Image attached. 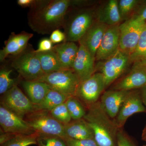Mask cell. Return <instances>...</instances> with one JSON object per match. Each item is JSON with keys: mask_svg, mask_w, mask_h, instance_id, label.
<instances>
[{"mask_svg": "<svg viewBox=\"0 0 146 146\" xmlns=\"http://www.w3.org/2000/svg\"><path fill=\"white\" fill-rule=\"evenodd\" d=\"M72 5L71 0H36L28 13L29 26L38 34H51L63 27L66 13Z\"/></svg>", "mask_w": 146, "mask_h": 146, "instance_id": "obj_1", "label": "cell"}, {"mask_svg": "<svg viewBox=\"0 0 146 146\" xmlns=\"http://www.w3.org/2000/svg\"><path fill=\"white\" fill-rule=\"evenodd\" d=\"M83 119L94 133V139L98 146H115L119 128L105 112L100 102L88 108Z\"/></svg>", "mask_w": 146, "mask_h": 146, "instance_id": "obj_2", "label": "cell"}, {"mask_svg": "<svg viewBox=\"0 0 146 146\" xmlns=\"http://www.w3.org/2000/svg\"><path fill=\"white\" fill-rule=\"evenodd\" d=\"M95 13L90 9L83 8L74 13H66L62 27L65 42H79L94 22Z\"/></svg>", "mask_w": 146, "mask_h": 146, "instance_id": "obj_3", "label": "cell"}, {"mask_svg": "<svg viewBox=\"0 0 146 146\" xmlns=\"http://www.w3.org/2000/svg\"><path fill=\"white\" fill-rule=\"evenodd\" d=\"M11 65L27 81L38 80L45 74L37 54L31 45L21 53L13 56Z\"/></svg>", "mask_w": 146, "mask_h": 146, "instance_id": "obj_4", "label": "cell"}, {"mask_svg": "<svg viewBox=\"0 0 146 146\" xmlns=\"http://www.w3.org/2000/svg\"><path fill=\"white\" fill-rule=\"evenodd\" d=\"M38 80L47 84L51 89L60 92L68 98L76 97L80 83L72 69L45 74Z\"/></svg>", "mask_w": 146, "mask_h": 146, "instance_id": "obj_5", "label": "cell"}, {"mask_svg": "<svg viewBox=\"0 0 146 146\" xmlns=\"http://www.w3.org/2000/svg\"><path fill=\"white\" fill-rule=\"evenodd\" d=\"M24 120L36 133L65 138L64 125L54 118L49 111L34 110L27 115Z\"/></svg>", "mask_w": 146, "mask_h": 146, "instance_id": "obj_6", "label": "cell"}, {"mask_svg": "<svg viewBox=\"0 0 146 146\" xmlns=\"http://www.w3.org/2000/svg\"><path fill=\"white\" fill-rule=\"evenodd\" d=\"M146 22L132 16L119 25V49L129 56L136 48Z\"/></svg>", "mask_w": 146, "mask_h": 146, "instance_id": "obj_7", "label": "cell"}, {"mask_svg": "<svg viewBox=\"0 0 146 146\" xmlns=\"http://www.w3.org/2000/svg\"><path fill=\"white\" fill-rule=\"evenodd\" d=\"M130 63L129 56L119 49L107 59L99 61L96 70L100 69L102 74L106 89L123 74Z\"/></svg>", "mask_w": 146, "mask_h": 146, "instance_id": "obj_8", "label": "cell"}, {"mask_svg": "<svg viewBox=\"0 0 146 146\" xmlns=\"http://www.w3.org/2000/svg\"><path fill=\"white\" fill-rule=\"evenodd\" d=\"M1 105L20 117H25L35 110L34 104L15 85L2 95Z\"/></svg>", "mask_w": 146, "mask_h": 146, "instance_id": "obj_9", "label": "cell"}, {"mask_svg": "<svg viewBox=\"0 0 146 146\" xmlns=\"http://www.w3.org/2000/svg\"><path fill=\"white\" fill-rule=\"evenodd\" d=\"M105 89V83L102 74L95 73L89 78L80 82L76 97L88 108L98 102Z\"/></svg>", "mask_w": 146, "mask_h": 146, "instance_id": "obj_10", "label": "cell"}, {"mask_svg": "<svg viewBox=\"0 0 146 146\" xmlns=\"http://www.w3.org/2000/svg\"><path fill=\"white\" fill-rule=\"evenodd\" d=\"M0 125L1 130L5 133L16 134H31L35 133L24 119L1 105Z\"/></svg>", "mask_w": 146, "mask_h": 146, "instance_id": "obj_11", "label": "cell"}, {"mask_svg": "<svg viewBox=\"0 0 146 146\" xmlns=\"http://www.w3.org/2000/svg\"><path fill=\"white\" fill-rule=\"evenodd\" d=\"M119 25L108 27L97 50L96 60H106L119 50Z\"/></svg>", "mask_w": 146, "mask_h": 146, "instance_id": "obj_12", "label": "cell"}, {"mask_svg": "<svg viewBox=\"0 0 146 146\" xmlns=\"http://www.w3.org/2000/svg\"><path fill=\"white\" fill-rule=\"evenodd\" d=\"M146 112L140 92L129 91L115 121L119 128L122 127L129 117L136 113Z\"/></svg>", "mask_w": 146, "mask_h": 146, "instance_id": "obj_13", "label": "cell"}, {"mask_svg": "<svg viewBox=\"0 0 146 146\" xmlns=\"http://www.w3.org/2000/svg\"><path fill=\"white\" fill-rule=\"evenodd\" d=\"M130 72L116 84L114 89L131 91L146 86V65L141 62H135Z\"/></svg>", "mask_w": 146, "mask_h": 146, "instance_id": "obj_14", "label": "cell"}, {"mask_svg": "<svg viewBox=\"0 0 146 146\" xmlns=\"http://www.w3.org/2000/svg\"><path fill=\"white\" fill-rule=\"evenodd\" d=\"M95 57L84 46L80 45L78 52L72 69L78 77L80 82L89 78L95 73Z\"/></svg>", "mask_w": 146, "mask_h": 146, "instance_id": "obj_15", "label": "cell"}, {"mask_svg": "<svg viewBox=\"0 0 146 146\" xmlns=\"http://www.w3.org/2000/svg\"><path fill=\"white\" fill-rule=\"evenodd\" d=\"M33 36V33L22 31L16 34L11 33L5 42V46L0 51V61L3 62L9 56L17 55L25 50L28 46V42Z\"/></svg>", "mask_w": 146, "mask_h": 146, "instance_id": "obj_16", "label": "cell"}, {"mask_svg": "<svg viewBox=\"0 0 146 146\" xmlns=\"http://www.w3.org/2000/svg\"><path fill=\"white\" fill-rule=\"evenodd\" d=\"M129 91L109 90L105 92L100 102L103 109L111 119L117 117Z\"/></svg>", "mask_w": 146, "mask_h": 146, "instance_id": "obj_17", "label": "cell"}, {"mask_svg": "<svg viewBox=\"0 0 146 146\" xmlns=\"http://www.w3.org/2000/svg\"><path fill=\"white\" fill-rule=\"evenodd\" d=\"M108 26L97 21L94 22L79 41L80 45L86 48L91 55L96 57V53L102 38Z\"/></svg>", "mask_w": 146, "mask_h": 146, "instance_id": "obj_18", "label": "cell"}, {"mask_svg": "<svg viewBox=\"0 0 146 146\" xmlns=\"http://www.w3.org/2000/svg\"><path fill=\"white\" fill-rule=\"evenodd\" d=\"M79 46L75 42H63L53 47L52 50L56 54L63 68L72 69L75 60Z\"/></svg>", "mask_w": 146, "mask_h": 146, "instance_id": "obj_19", "label": "cell"}, {"mask_svg": "<svg viewBox=\"0 0 146 146\" xmlns=\"http://www.w3.org/2000/svg\"><path fill=\"white\" fill-rule=\"evenodd\" d=\"M65 138L76 140L94 139V133L88 123L84 119L73 120L64 125Z\"/></svg>", "mask_w": 146, "mask_h": 146, "instance_id": "obj_20", "label": "cell"}, {"mask_svg": "<svg viewBox=\"0 0 146 146\" xmlns=\"http://www.w3.org/2000/svg\"><path fill=\"white\" fill-rule=\"evenodd\" d=\"M97 21L108 26L119 25L122 21L118 6V1L110 0L99 11Z\"/></svg>", "mask_w": 146, "mask_h": 146, "instance_id": "obj_21", "label": "cell"}, {"mask_svg": "<svg viewBox=\"0 0 146 146\" xmlns=\"http://www.w3.org/2000/svg\"><path fill=\"white\" fill-rule=\"evenodd\" d=\"M22 85L29 99L34 105L40 103L51 89L47 84L38 80H25Z\"/></svg>", "mask_w": 146, "mask_h": 146, "instance_id": "obj_22", "label": "cell"}, {"mask_svg": "<svg viewBox=\"0 0 146 146\" xmlns=\"http://www.w3.org/2000/svg\"><path fill=\"white\" fill-rule=\"evenodd\" d=\"M68 98L60 92L50 89L40 103L34 105L35 110L50 112L59 105L65 103Z\"/></svg>", "mask_w": 146, "mask_h": 146, "instance_id": "obj_23", "label": "cell"}, {"mask_svg": "<svg viewBox=\"0 0 146 146\" xmlns=\"http://www.w3.org/2000/svg\"><path fill=\"white\" fill-rule=\"evenodd\" d=\"M36 54L45 74L65 70L62 67L57 56L52 50L46 52L38 53Z\"/></svg>", "mask_w": 146, "mask_h": 146, "instance_id": "obj_24", "label": "cell"}, {"mask_svg": "<svg viewBox=\"0 0 146 146\" xmlns=\"http://www.w3.org/2000/svg\"><path fill=\"white\" fill-rule=\"evenodd\" d=\"M65 103L72 119L78 120L83 119L86 112L82 103L76 97L68 98Z\"/></svg>", "mask_w": 146, "mask_h": 146, "instance_id": "obj_25", "label": "cell"}, {"mask_svg": "<svg viewBox=\"0 0 146 146\" xmlns=\"http://www.w3.org/2000/svg\"><path fill=\"white\" fill-rule=\"evenodd\" d=\"M38 133L18 134L4 143L1 146H29L37 144Z\"/></svg>", "mask_w": 146, "mask_h": 146, "instance_id": "obj_26", "label": "cell"}, {"mask_svg": "<svg viewBox=\"0 0 146 146\" xmlns=\"http://www.w3.org/2000/svg\"><path fill=\"white\" fill-rule=\"evenodd\" d=\"M129 57L131 63L146 60V22L136 48Z\"/></svg>", "mask_w": 146, "mask_h": 146, "instance_id": "obj_27", "label": "cell"}, {"mask_svg": "<svg viewBox=\"0 0 146 146\" xmlns=\"http://www.w3.org/2000/svg\"><path fill=\"white\" fill-rule=\"evenodd\" d=\"M13 70L6 68H1L0 70V94L3 95L9 89L17 85V79L11 78L10 74Z\"/></svg>", "mask_w": 146, "mask_h": 146, "instance_id": "obj_28", "label": "cell"}, {"mask_svg": "<svg viewBox=\"0 0 146 146\" xmlns=\"http://www.w3.org/2000/svg\"><path fill=\"white\" fill-rule=\"evenodd\" d=\"M37 133L38 146H67L64 139L59 136Z\"/></svg>", "mask_w": 146, "mask_h": 146, "instance_id": "obj_29", "label": "cell"}, {"mask_svg": "<svg viewBox=\"0 0 146 146\" xmlns=\"http://www.w3.org/2000/svg\"><path fill=\"white\" fill-rule=\"evenodd\" d=\"M50 112L54 118L64 125L70 122L72 119L65 103L56 106Z\"/></svg>", "mask_w": 146, "mask_h": 146, "instance_id": "obj_30", "label": "cell"}, {"mask_svg": "<svg viewBox=\"0 0 146 146\" xmlns=\"http://www.w3.org/2000/svg\"><path fill=\"white\" fill-rule=\"evenodd\" d=\"M140 1L120 0L118 1V6L122 20L127 17L138 6Z\"/></svg>", "mask_w": 146, "mask_h": 146, "instance_id": "obj_31", "label": "cell"}, {"mask_svg": "<svg viewBox=\"0 0 146 146\" xmlns=\"http://www.w3.org/2000/svg\"><path fill=\"white\" fill-rule=\"evenodd\" d=\"M64 140L67 146H98L94 139L76 140L67 138Z\"/></svg>", "mask_w": 146, "mask_h": 146, "instance_id": "obj_32", "label": "cell"}, {"mask_svg": "<svg viewBox=\"0 0 146 146\" xmlns=\"http://www.w3.org/2000/svg\"><path fill=\"white\" fill-rule=\"evenodd\" d=\"M53 43L48 38H44L40 40L38 45V48L35 50L36 53L49 51L52 49Z\"/></svg>", "mask_w": 146, "mask_h": 146, "instance_id": "obj_33", "label": "cell"}, {"mask_svg": "<svg viewBox=\"0 0 146 146\" xmlns=\"http://www.w3.org/2000/svg\"><path fill=\"white\" fill-rule=\"evenodd\" d=\"M117 146H135L124 132L119 131L117 137Z\"/></svg>", "mask_w": 146, "mask_h": 146, "instance_id": "obj_34", "label": "cell"}, {"mask_svg": "<svg viewBox=\"0 0 146 146\" xmlns=\"http://www.w3.org/2000/svg\"><path fill=\"white\" fill-rule=\"evenodd\" d=\"M132 16L141 21L146 22V1L139 3Z\"/></svg>", "mask_w": 146, "mask_h": 146, "instance_id": "obj_35", "label": "cell"}, {"mask_svg": "<svg viewBox=\"0 0 146 146\" xmlns=\"http://www.w3.org/2000/svg\"><path fill=\"white\" fill-rule=\"evenodd\" d=\"M50 34V39L53 44H59L65 42V33L59 29L54 31Z\"/></svg>", "mask_w": 146, "mask_h": 146, "instance_id": "obj_36", "label": "cell"}, {"mask_svg": "<svg viewBox=\"0 0 146 146\" xmlns=\"http://www.w3.org/2000/svg\"><path fill=\"white\" fill-rule=\"evenodd\" d=\"M36 0H18L17 3L23 8L29 7L30 8L35 5Z\"/></svg>", "mask_w": 146, "mask_h": 146, "instance_id": "obj_37", "label": "cell"}, {"mask_svg": "<svg viewBox=\"0 0 146 146\" xmlns=\"http://www.w3.org/2000/svg\"><path fill=\"white\" fill-rule=\"evenodd\" d=\"M140 93H141L142 102H143L144 106H145L146 111V86L141 88V91H140Z\"/></svg>", "mask_w": 146, "mask_h": 146, "instance_id": "obj_38", "label": "cell"}, {"mask_svg": "<svg viewBox=\"0 0 146 146\" xmlns=\"http://www.w3.org/2000/svg\"><path fill=\"white\" fill-rule=\"evenodd\" d=\"M142 139L144 141H146V125L143 130L142 135Z\"/></svg>", "mask_w": 146, "mask_h": 146, "instance_id": "obj_39", "label": "cell"}, {"mask_svg": "<svg viewBox=\"0 0 146 146\" xmlns=\"http://www.w3.org/2000/svg\"><path fill=\"white\" fill-rule=\"evenodd\" d=\"M140 62H143V63H145L146 65V60H143V61H140Z\"/></svg>", "mask_w": 146, "mask_h": 146, "instance_id": "obj_40", "label": "cell"}, {"mask_svg": "<svg viewBox=\"0 0 146 146\" xmlns=\"http://www.w3.org/2000/svg\"><path fill=\"white\" fill-rule=\"evenodd\" d=\"M146 146V145H145V146Z\"/></svg>", "mask_w": 146, "mask_h": 146, "instance_id": "obj_41", "label": "cell"}]
</instances>
